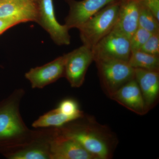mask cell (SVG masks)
Masks as SVG:
<instances>
[{
  "label": "cell",
  "instance_id": "cell-1",
  "mask_svg": "<svg viewBox=\"0 0 159 159\" xmlns=\"http://www.w3.org/2000/svg\"><path fill=\"white\" fill-rule=\"evenodd\" d=\"M25 94L22 89H15L0 104V148L5 156L29 144L40 132L29 129L21 116L20 104Z\"/></svg>",
  "mask_w": 159,
  "mask_h": 159
},
{
  "label": "cell",
  "instance_id": "cell-2",
  "mask_svg": "<svg viewBox=\"0 0 159 159\" xmlns=\"http://www.w3.org/2000/svg\"><path fill=\"white\" fill-rule=\"evenodd\" d=\"M60 131L77 141L95 159L112 157L116 139L111 130L97 123L93 118L84 116L61 127Z\"/></svg>",
  "mask_w": 159,
  "mask_h": 159
},
{
  "label": "cell",
  "instance_id": "cell-3",
  "mask_svg": "<svg viewBox=\"0 0 159 159\" xmlns=\"http://www.w3.org/2000/svg\"><path fill=\"white\" fill-rule=\"evenodd\" d=\"M121 0L112 2L78 28L83 45L92 49L116 25Z\"/></svg>",
  "mask_w": 159,
  "mask_h": 159
},
{
  "label": "cell",
  "instance_id": "cell-4",
  "mask_svg": "<svg viewBox=\"0 0 159 159\" xmlns=\"http://www.w3.org/2000/svg\"><path fill=\"white\" fill-rule=\"evenodd\" d=\"M102 89L107 97L134 79V69L128 61L116 59L95 61Z\"/></svg>",
  "mask_w": 159,
  "mask_h": 159
},
{
  "label": "cell",
  "instance_id": "cell-5",
  "mask_svg": "<svg viewBox=\"0 0 159 159\" xmlns=\"http://www.w3.org/2000/svg\"><path fill=\"white\" fill-rule=\"evenodd\" d=\"M94 61L97 60L116 59L128 61L131 51L129 38L113 29L92 49Z\"/></svg>",
  "mask_w": 159,
  "mask_h": 159
},
{
  "label": "cell",
  "instance_id": "cell-6",
  "mask_svg": "<svg viewBox=\"0 0 159 159\" xmlns=\"http://www.w3.org/2000/svg\"><path fill=\"white\" fill-rule=\"evenodd\" d=\"M65 54L64 77L73 88H80L85 80L86 74L94 61L92 49L83 45Z\"/></svg>",
  "mask_w": 159,
  "mask_h": 159
},
{
  "label": "cell",
  "instance_id": "cell-7",
  "mask_svg": "<svg viewBox=\"0 0 159 159\" xmlns=\"http://www.w3.org/2000/svg\"><path fill=\"white\" fill-rule=\"evenodd\" d=\"M38 13L36 23L50 34L58 45H68L70 43L69 29L65 25L59 24L56 19L53 0H39Z\"/></svg>",
  "mask_w": 159,
  "mask_h": 159
},
{
  "label": "cell",
  "instance_id": "cell-8",
  "mask_svg": "<svg viewBox=\"0 0 159 159\" xmlns=\"http://www.w3.org/2000/svg\"><path fill=\"white\" fill-rule=\"evenodd\" d=\"M51 159H95L74 139L62 133L58 128H51Z\"/></svg>",
  "mask_w": 159,
  "mask_h": 159
},
{
  "label": "cell",
  "instance_id": "cell-9",
  "mask_svg": "<svg viewBox=\"0 0 159 159\" xmlns=\"http://www.w3.org/2000/svg\"><path fill=\"white\" fill-rule=\"evenodd\" d=\"M116 0H65L70 7L65 24L69 29H78L103 7Z\"/></svg>",
  "mask_w": 159,
  "mask_h": 159
},
{
  "label": "cell",
  "instance_id": "cell-10",
  "mask_svg": "<svg viewBox=\"0 0 159 159\" xmlns=\"http://www.w3.org/2000/svg\"><path fill=\"white\" fill-rule=\"evenodd\" d=\"M65 54L41 66L30 69L25 74L32 89H43L64 77Z\"/></svg>",
  "mask_w": 159,
  "mask_h": 159
},
{
  "label": "cell",
  "instance_id": "cell-11",
  "mask_svg": "<svg viewBox=\"0 0 159 159\" xmlns=\"http://www.w3.org/2000/svg\"><path fill=\"white\" fill-rule=\"evenodd\" d=\"M51 128L41 129L37 137L22 148L6 155L9 159H51Z\"/></svg>",
  "mask_w": 159,
  "mask_h": 159
},
{
  "label": "cell",
  "instance_id": "cell-12",
  "mask_svg": "<svg viewBox=\"0 0 159 159\" xmlns=\"http://www.w3.org/2000/svg\"><path fill=\"white\" fill-rule=\"evenodd\" d=\"M134 79L149 111L157 104L159 97V71L134 69Z\"/></svg>",
  "mask_w": 159,
  "mask_h": 159
},
{
  "label": "cell",
  "instance_id": "cell-13",
  "mask_svg": "<svg viewBox=\"0 0 159 159\" xmlns=\"http://www.w3.org/2000/svg\"><path fill=\"white\" fill-rule=\"evenodd\" d=\"M37 3L31 0L0 1V18L13 17L20 23L37 21Z\"/></svg>",
  "mask_w": 159,
  "mask_h": 159
},
{
  "label": "cell",
  "instance_id": "cell-14",
  "mask_svg": "<svg viewBox=\"0 0 159 159\" xmlns=\"http://www.w3.org/2000/svg\"><path fill=\"white\" fill-rule=\"evenodd\" d=\"M110 98L140 116L148 112L141 91L134 79L121 87Z\"/></svg>",
  "mask_w": 159,
  "mask_h": 159
},
{
  "label": "cell",
  "instance_id": "cell-15",
  "mask_svg": "<svg viewBox=\"0 0 159 159\" xmlns=\"http://www.w3.org/2000/svg\"><path fill=\"white\" fill-rule=\"evenodd\" d=\"M142 0H121L118 19L113 29L130 38L139 28L140 5Z\"/></svg>",
  "mask_w": 159,
  "mask_h": 159
},
{
  "label": "cell",
  "instance_id": "cell-16",
  "mask_svg": "<svg viewBox=\"0 0 159 159\" xmlns=\"http://www.w3.org/2000/svg\"><path fill=\"white\" fill-rule=\"evenodd\" d=\"M77 119L64 115L56 108L39 116L32 123V126L36 129L58 128Z\"/></svg>",
  "mask_w": 159,
  "mask_h": 159
},
{
  "label": "cell",
  "instance_id": "cell-17",
  "mask_svg": "<svg viewBox=\"0 0 159 159\" xmlns=\"http://www.w3.org/2000/svg\"><path fill=\"white\" fill-rule=\"evenodd\" d=\"M128 63L134 69L159 71V56L141 51L132 52Z\"/></svg>",
  "mask_w": 159,
  "mask_h": 159
},
{
  "label": "cell",
  "instance_id": "cell-18",
  "mask_svg": "<svg viewBox=\"0 0 159 159\" xmlns=\"http://www.w3.org/2000/svg\"><path fill=\"white\" fill-rule=\"evenodd\" d=\"M139 27L145 29L152 34L159 32V20L145 6L142 0L139 11Z\"/></svg>",
  "mask_w": 159,
  "mask_h": 159
},
{
  "label": "cell",
  "instance_id": "cell-19",
  "mask_svg": "<svg viewBox=\"0 0 159 159\" xmlns=\"http://www.w3.org/2000/svg\"><path fill=\"white\" fill-rule=\"evenodd\" d=\"M56 108L64 115L77 119L81 118L84 115L80 109L78 102L72 98H67L61 100Z\"/></svg>",
  "mask_w": 159,
  "mask_h": 159
},
{
  "label": "cell",
  "instance_id": "cell-20",
  "mask_svg": "<svg viewBox=\"0 0 159 159\" xmlns=\"http://www.w3.org/2000/svg\"><path fill=\"white\" fill-rule=\"evenodd\" d=\"M152 34L147 30L139 27L129 38L131 52L140 51Z\"/></svg>",
  "mask_w": 159,
  "mask_h": 159
},
{
  "label": "cell",
  "instance_id": "cell-21",
  "mask_svg": "<svg viewBox=\"0 0 159 159\" xmlns=\"http://www.w3.org/2000/svg\"><path fill=\"white\" fill-rule=\"evenodd\" d=\"M140 51L148 54L159 56V32L152 33Z\"/></svg>",
  "mask_w": 159,
  "mask_h": 159
},
{
  "label": "cell",
  "instance_id": "cell-22",
  "mask_svg": "<svg viewBox=\"0 0 159 159\" xmlns=\"http://www.w3.org/2000/svg\"><path fill=\"white\" fill-rule=\"evenodd\" d=\"M18 24L19 22L13 17L0 18V34Z\"/></svg>",
  "mask_w": 159,
  "mask_h": 159
},
{
  "label": "cell",
  "instance_id": "cell-23",
  "mask_svg": "<svg viewBox=\"0 0 159 159\" xmlns=\"http://www.w3.org/2000/svg\"><path fill=\"white\" fill-rule=\"evenodd\" d=\"M145 6L153 12L159 20V0H142Z\"/></svg>",
  "mask_w": 159,
  "mask_h": 159
},
{
  "label": "cell",
  "instance_id": "cell-24",
  "mask_svg": "<svg viewBox=\"0 0 159 159\" xmlns=\"http://www.w3.org/2000/svg\"><path fill=\"white\" fill-rule=\"evenodd\" d=\"M31 1H33V2H35L37 3L39 0H31Z\"/></svg>",
  "mask_w": 159,
  "mask_h": 159
},
{
  "label": "cell",
  "instance_id": "cell-25",
  "mask_svg": "<svg viewBox=\"0 0 159 159\" xmlns=\"http://www.w3.org/2000/svg\"><path fill=\"white\" fill-rule=\"evenodd\" d=\"M2 1V0H0V1Z\"/></svg>",
  "mask_w": 159,
  "mask_h": 159
}]
</instances>
